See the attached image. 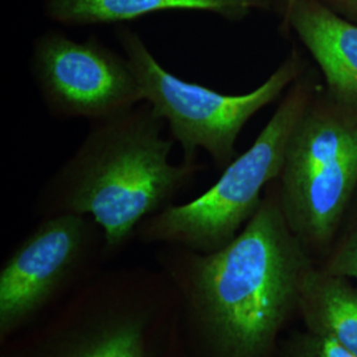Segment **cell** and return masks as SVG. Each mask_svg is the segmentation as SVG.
<instances>
[{
  "label": "cell",
  "instance_id": "1",
  "mask_svg": "<svg viewBox=\"0 0 357 357\" xmlns=\"http://www.w3.org/2000/svg\"><path fill=\"white\" fill-rule=\"evenodd\" d=\"M282 212L275 181L237 237L213 253L178 246L167 259L200 357H275L299 315L301 283L315 265Z\"/></svg>",
  "mask_w": 357,
  "mask_h": 357
},
{
  "label": "cell",
  "instance_id": "2",
  "mask_svg": "<svg viewBox=\"0 0 357 357\" xmlns=\"http://www.w3.org/2000/svg\"><path fill=\"white\" fill-rule=\"evenodd\" d=\"M165 123L147 102L97 122L52 183L50 216L91 217L107 252L126 243L197 171L196 165L169 162L172 141L163 137Z\"/></svg>",
  "mask_w": 357,
  "mask_h": 357
},
{
  "label": "cell",
  "instance_id": "3",
  "mask_svg": "<svg viewBox=\"0 0 357 357\" xmlns=\"http://www.w3.org/2000/svg\"><path fill=\"white\" fill-rule=\"evenodd\" d=\"M275 185L290 229L319 264L356 199V109L320 85L294 128Z\"/></svg>",
  "mask_w": 357,
  "mask_h": 357
},
{
  "label": "cell",
  "instance_id": "4",
  "mask_svg": "<svg viewBox=\"0 0 357 357\" xmlns=\"http://www.w3.org/2000/svg\"><path fill=\"white\" fill-rule=\"evenodd\" d=\"M319 86L317 75L306 70L289 88L252 147L225 167L202 196L146 218L137 229L141 241L197 253H213L231 243L255 216L268 185L280 178L294 128Z\"/></svg>",
  "mask_w": 357,
  "mask_h": 357
},
{
  "label": "cell",
  "instance_id": "5",
  "mask_svg": "<svg viewBox=\"0 0 357 357\" xmlns=\"http://www.w3.org/2000/svg\"><path fill=\"white\" fill-rule=\"evenodd\" d=\"M118 40L138 78L143 102L167 122L171 137L183 149L184 162L195 165L197 151L204 150L221 171L236 159V142L249 119L278 100L308 69L294 48L261 86L229 96L169 73L134 31L119 28Z\"/></svg>",
  "mask_w": 357,
  "mask_h": 357
},
{
  "label": "cell",
  "instance_id": "6",
  "mask_svg": "<svg viewBox=\"0 0 357 357\" xmlns=\"http://www.w3.org/2000/svg\"><path fill=\"white\" fill-rule=\"evenodd\" d=\"M32 69L53 114L106 121L143 102L141 85L126 56L96 36L84 43L51 31L36 40Z\"/></svg>",
  "mask_w": 357,
  "mask_h": 357
},
{
  "label": "cell",
  "instance_id": "7",
  "mask_svg": "<svg viewBox=\"0 0 357 357\" xmlns=\"http://www.w3.org/2000/svg\"><path fill=\"white\" fill-rule=\"evenodd\" d=\"M162 318L147 295L91 294L24 357H163L166 328Z\"/></svg>",
  "mask_w": 357,
  "mask_h": 357
},
{
  "label": "cell",
  "instance_id": "8",
  "mask_svg": "<svg viewBox=\"0 0 357 357\" xmlns=\"http://www.w3.org/2000/svg\"><path fill=\"white\" fill-rule=\"evenodd\" d=\"M93 241L88 216L57 213L45 218L0 270V336L31 319L76 271Z\"/></svg>",
  "mask_w": 357,
  "mask_h": 357
},
{
  "label": "cell",
  "instance_id": "9",
  "mask_svg": "<svg viewBox=\"0 0 357 357\" xmlns=\"http://www.w3.org/2000/svg\"><path fill=\"white\" fill-rule=\"evenodd\" d=\"M319 66L324 89L337 102L357 110V24L320 0H298L283 16Z\"/></svg>",
  "mask_w": 357,
  "mask_h": 357
},
{
  "label": "cell",
  "instance_id": "10",
  "mask_svg": "<svg viewBox=\"0 0 357 357\" xmlns=\"http://www.w3.org/2000/svg\"><path fill=\"white\" fill-rule=\"evenodd\" d=\"M273 0H45L47 16L60 24H114L163 11H202L238 22L253 11L270 10Z\"/></svg>",
  "mask_w": 357,
  "mask_h": 357
},
{
  "label": "cell",
  "instance_id": "11",
  "mask_svg": "<svg viewBox=\"0 0 357 357\" xmlns=\"http://www.w3.org/2000/svg\"><path fill=\"white\" fill-rule=\"evenodd\" d=\"M298 317L303 328L328 337L357 357L356 281L312 265L301 283Z\"/></svg>",
  "mask_w": 357,
  "mask_h": 357
},
{
  "label": "cell",
  "instance_id": "12",
  "mask_svg": "<svg viewBox=\"0 0 357 357\" xmlns=\"http://www.w3.org/2000/svg\"><path fill=\"white\" fill-rule=\"evenodd\" d=\"M317 265L327 273L357 282V195L330 252Z\"/></svg>",
  "mask_w": 357,
  "mask_h": 357
},
{
  "label": "cell",
  "instance_id": "13",
  "mask_svg": "<svg viewBox=\"0 0 357 357\" xmlns=\"http://www.w3.org/2000/svg\"><path fill=\"white\" fill-rule=\"evenodd\" d=\"M275 357H354L340 345L314 332L294 330L282 336Z\"/></svg>",
  "mask_w": 357,
  "mask_h": 357
},
{
  "label": "cell",
  "instance_id": "14",
  "mask_svg": "<svg viewBox=\"0 0 357 357\" xmlns=\"http://www.w3.org/2000/svg\"><path fill=\"white\" fill-rule=\"evenodd\" d=\"M332 11L357 24V0H320Z\"/></svg>",
  "mask_w": 357,
  "mask_h": 357
},
{
  "label": "cell",
  "instance_id": "15",
  "mask_svg": "<svg viewBox=\"0 0 357 357\" xmlns=\"http://www.w3.org/2000/svg\"><path fill=\"white\" fill-rule=\"evenodd\" d=\"M296 1H298V0H286V4H284V15H287V13L293 10V7L296 4ZM284 15H283V16H284Z\"/></svg>",
  "mask_w": 357,
  "mask_h": 357
}]
</instances>
